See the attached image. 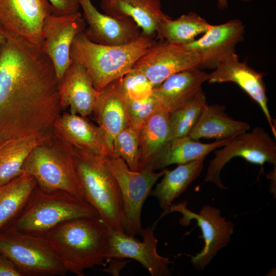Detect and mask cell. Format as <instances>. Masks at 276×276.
I'll list each match as a JSON object with an SVG mask.
<instances>
[{"label":"cell","mask_w":276,"mask_h":276,"mask_svg":"<svg viewBox=\"0 0 276 276\" xmlns=\"http://www.w3.org/2000/svg\"><path fill=\"white\" fill-rule=\"evenodd\" d=\"M58 81L47 55L7 39L0 49V139L42 143L52 136L62 112Z\"/></svg>","instance_id":"cell-1"},{"label":"cell","mask_w":276,"mask_h":276,"mask_svg":"<svg viewBox=\"0 0 276 276\" xmlns=\"http://www.w3.org/2000/svg\"><path fill=\"white\" fill-rule=\"evenodd\" d=\"M109 229L99 218L63 222L43 236L67 271L84 276V271L104 265Z\"/></svg>","instance_id":"cell-2"},{"label":"cell","mask_w":276,"mask_h":276,"mask_svg":"<svg viewBox=\"0 0 276 276\" xmlns=\"http://www.w3.org/2000/svg\"><path fill=\"white\" fill-rule=\"evenodd\" d=\"M155 39L142 33L135 40L123 45H106L89 40L83 31L74 37L70 51L71 60L82 65L100 91L109 83L123 77Z\"/></svg>","instance_id":"cell-3"},{"label":"cell","mask_w":276,"mask_h":276,"mask_svg":"<svg viewBox=\"0 0 276 276\" xmlns=\"http://www.w3.org/2000/svg\"><path fill=\"white\" fill-rule=\"evenodd\" d=\"M22 171L32 176L43 191H65L85 200L76 168L73 147L55 132L32 150Z\"/></svg>","instance_id":"cell-4"},{"label":"cell","mask_w":276,"mask_h":276,"mask_svg":"<svg viewBox=\"0 0 276 276\" xmlns=\"http://www.w3.org/2000/svg\"><path fill=\"white\" fill-rule=\"evenodd\" d=\"M81 218L99 217L86 200L65 191L46 192L37 186L21 212L6 228L43 235L63 222Z\"/></svg>","instance_id":"cell-5"},{"label":"cell","mask_w":276,"mask_h":276,"mask_svg":"<svg viewBox=\"0 0 276 276\" xmlns=\"http://www.w3.org/2000/svg\"><path fill=\"white\" fill-rule=\"evenodd\" d=\"M75 163L85 199L112 230L124 233L121 193L103 157L73 147Z\"/></svg>","instance_id":"cell-6"},{"label":"cell","mask_w":276,"mask_h":276,"mask_svg":"<svg viewBox=\"0 0 276 276\" xmlns=\"http://www.w3.org/2000/svg\"><path fill=\"white\" fill-rule=\"evenodd\" d=\"M0 254L15 265L22 276L64 275L67 272L43 235L2 229Z\"/></svg>","instance_id":"cell-7"},{"label":"cell","mask_w":276,"mask_h":276,"mask_svg":"<svg viewBox=\"0 0 276 276\" xmlns=\"http://www.w3.org/2000/svg\"><path fill=\"white\" fill-rule=\"evenodd\" d=\"M103 159L121 193L124 233L134 237L141 235L143 231L141 218L143 204L150 195L155 183L163 176L165 170L159 172H155L149 168L133 171L122 158L114 154L103 157Z\"/></svg>","instance_id":"cell-8"},{"label":"cell","mask_w":276,"mask_h":276,"mask_svg":"<svg viewBox=\"0 0 276 276\" xmlns=\"http://www.w3.org/2000/svg\"><path fill=\"white\" fill-rule=\"evenodd\" d=\"M49 0H0V27L7 39L33 52H42V26L52 14Z\"/></svg>","instance_id":"cell-9"},{"label":"cell","mask_w":276,"mask_h":276,"mask_svg":"<svg viewBox=\"0 0 276 276\" xmlns=\"http://www.w3.org/2000/svg\"><path fill=\"white\" fill-rule=\"evenodd\" d=\"M215 156L210 162L204 182H211L220 189H225L220 172L232 158L241 157L246 161L263 166L265 163L276 165V143L263 128L256 127L235 136L221 149L215 150Z\"/></svg>","instance_id":"cell-10"},{"label":"cell","mask_w":276,"mask_h":276,"mask_svg":"<svg viewBox=\"0 0 276 276\" xmlns=\"http://www.w3.org/2000/svg\"><path fill=\"white\" fill-rule=\"evenodd\" d=\"M172 212L182 214L179 220L182 225L188 226L191 220H195L200 228L204 245L199 253L191 257V263L196 270L204 269L217 252L230 242L234 234V223L222 217L220 210L209 205L203 206L200 211L196 213L188 209L186 201L172 204L163 212L160 218Z\"/></svg>","instance_id":"cell-11"},{"label":"cell","mask_w":276,"mask_h":276,"mask_svg":"<svg viewBox=\"0 0 276 276\" xmlns=\"http://www.w3.org/2000/svg\"><path fill=\"white\" fill-rule=\"evenodd\" d=\"M199 61L198 55L183 45L158 39L133 67L143 73L155 87L172 75L198 67Z\"/></svg>","instance_id":"cell-12"},{"label":"cell","mask_w":276,"mask_h":276,"mask_svg":"<svg viewBox=\"0 0 276 276\" xmlns=\"http://www.w3.org/2000/svg\"><path fill=\"white\" fill-rule=\"evenodd\" d=\"M108 249L105 264L113 259L130 258L140 263L151 276H169L171 261L167 257L157 251L158 240L156 238L154 225L143 229L141 241L125 233L109 229Z\"/></svg>","instance_id":"cell-13"},{"label":"cell","mask_w":276,"mask_h":276,"mask_svg":"<svg viewBox=\"0 0 276 276\" xmlns=\"http://www.w3.org/2000/svg\"><path fill=\"white\" fill-rule=\"evenodd\" d=\"M86 23L80 12L71 15L47 16L43 23L42 52L52 61L59 80L71 64L70 51L75 36Z\"/></svg>","instance_id":"cell-14"},{"label":"cell","mask_w":276,"mask_h":276,"mask_svg":"<svg viewBox=\"0 0 276 276\" xmlns=\"http://www.w3.org/2000/svg\"><path fill=\"white\" fill-rule=\"evenodd\" d=\"M244 33L243 22L233 19L211 25L202 37L183 45L198 55L200 69L214 70L224 57L235 52L237 44L244 40Z\"/></svg>","instance_id":"cell-15"},{"label":"cell","mask_w":276,"mask_h":276,"mask_svg":"<svg viewBox=\"0 0 276 276\" xmlns=\"http://www.w3.org/2000/svg\"><path fill=\"white\" fill-rule=\"evenodd\" d=\"M209 83L232 82L244 90L262 109L274 137H276L275 122L272 119L267 105L266 87L263 74L259 73L245 63L239 60L235 52L224 57L214 71L209 74Z\"/></svg>","instance_id":"cell-16"},{"label":"cell","mask_w":276,"mask_h":276,"mask_svg":"<svg viewBox=\"0 0 276 276\" xmlns=\"http://www.w3.org/2000/svg\"><path fill=\"white\" fill-rule=\"evenodd\" d=\"M78 1L83 9V18L88 25L83 32L91 41L102 45H120L130 43L141 36V29L132 19L102 14L90 0Z\"/></svg>","instance_id":"cell-17"},{"label":"cell","mask_w":276,"mask_h":276,"mask_svg":"<svg viewBox=\"0 0 276 276\" xmlns=\"http://www.w3.org/2000/svg\"><path fill=\"white\" fill-rule=\"evenodd\" d=\"M86 118L67 112L61 113L55 122L54 132L77 149L102 157L112 154L103 129Z\"/></svg>","instance_id":"cell-18"},{"label":"cell","mask_w":276,"mask_h":276,"mask_svg":"<svg viewBox=\"0 0 276 276\" xmlns=\"http://www.w3.org/2000/svg\"><path fill=\"white\" fill-rule=\"evenodd\" d=\"M58 90L62 111L69 107L73 114L84 117L92 114L99 91L82 65L72 61L58 81Z\"/></svg>","instance_id":"cell-19"},{"label":"cell","mask_w":276,"mask_h":276,"mask_svg":"<svg viewBox=\"0 0 276 276\" xmlns=\"http://www.w3.org/2000/svg\"><path fill=\"white\" fill-rule=\"evenodd\" d=\"M121 79L122 77L113 81L99 91L91 114L104 131L111 151L113 138L129 126L127 100Z\"/></svg>","instance_id":"cell-20"},{"label":"cell","mask_w":276,"mask_h":276,"mask_svg":"<svg viewBox=\"0 0 276 276\" xmlns=\"http://www.w3.org/2000/svg\"><path fill=\"white\" fill-rule=\"evenodd\" d=\"M209 77V74L198 67L187 69L172 75L154 87L152 95L170 113L192 99Z\"/></svg>","instance_id":"cell-21"},{"label":"cell","mask_w":276,"mask_h":276,"mask_svg":"<svg viewBox=\"0 0 276 276\" xmlns=\"http://www.w3.org/2000/svg\"><path fill=\"white\" fill-rule=\"evenodd\" d=\"M101 7L109 16L132 19L143 33L154 37L159 22L169 17L160 0H102Z\"/></svg>","instance_id":"cell-22"},{"label":"cell","mask_w":276,"mask_h":276,"mask_svg":"<svg viewBox=\"0 0 276 276\" xmlns=\"http://www.w3.org/2000/svg\"><path fill=\"white\" fill-rule=\"evenodd\" d=\"M169 113L160 108L153 113L139 129L138 171L150 169L159 153L171 139Z\"/></svg>","instance_id":"cell-23"},{"label":"cell","mask_w":276,"mask_h":276,"mask_svg":"<svg viewBox=\"0 0 276 276\" xmlns=\"http://www.w3.org/2000/svg\"><path fill=\"white\" fill-rule=\"evenodd\" d=\"M225 109L222 105L206 104L188 135L197 140L205 138L220 141L232 138L249 129L248 123L235 120L227 115Z\"/></svg>","instance_id":"cell-24"},{"label":"cell","mask_w":276,"mask_h":276,"mask_svg":"<svg viewBox=\"0 0 276 276\" xmlns=\"http://www.w3.org/2000/svg\"><path fill=\"white\" fill-rule=\"evenodd\" d=\"M231 139L205 144L189 135L172 138L157 155L150 169L154 171L172 164H182L205 157L211 152L225 145Z\"/></svg>","instance_id":"cell-25"},{"label":"cell","mask_w":276,"mask_h":276,"mask_svg":"<svg viewBox=\"0 0 276 276\" xmlns=\"http://www.w3.org/2000/svg\"><path fill=\"white\" fill-rule=\"evenodd\" d=\"M205 158L178 165L172 170H165L163 179L150 194L157 199L159 206L164 211L168 210L174 199L199 176Z\"/></svg>","instance_id":"cell-26"},{"label":"cell","mask_w":276,"mask_h":276,"mask_svg":"<svg viewBox=\"0 0 276 276\" xmlns=\"http://www.w3.org/2000/svg\"><path fill=\"white\" fill-rule=\"evenodd\" d=\"M36 187V179L25 172L0 185V231L18 216Z\"/></svg>","instance_id":"cell-27"},{"label":"cell","mask_w":276,"mask_h":276,"mask_svg":"<svg viewBox=\"0 0 276 276\" xmlns=\"http://www.w3.org/2000/svg\"><path fill=\"white\" fill-rule=\"evenodd\" d=\"M210 25L194 12L183 14L176 19L168 17L159 22L157 38L184 45L193 41L199 34L204 33Z\"/></svg>","instance_id":"cell-28"},{"label":"cell","mask_w":276,"mask_h":276,"mask_svg":"<svg viewBox=\"0 0 276 276\" xmlns=\"http://www.w3.org/2000/svg\"><path fill=\"white\" fill-rule=\"evenodd\" d=\"M35 136L10 139L0 148V185L24 173L22 166L32 150L38 144Z\"/></svg>","instance_id":"cell-29"},{"label":"cell","mask_w":276,"mask_h":276,"mask_svg":"<svg viewBox=\"0 0 276 276\" xmlns=\"http://www.w3.org/2000/svg\"><path fill=\"white\" fill-rule=\"evenodd\" d=\"M205 94L201 89L190 101L169 113L171 139L188 135L206 105Z\"/></svg>","instance_id":"cell-30"},{"label":"cell","mask_w":276,"mask_h":276,"mask_svg":"<svg viewBox=\"0 0 276 276\" xmlns=\"http://www.w3.org/2000/svg\"><path fill=\"white\" fill-rule=\"evenodd\" d=\"M111 153L122 158L130 169L138 171L139 129L129 126L121 131L113 139Z\"/></svg>","instance_id":"cell-31"},{"label":"cell","mask_w":276,"mask_h":276,"mask_svg":"<svg viewBox=\"0 0 276 276\" xmlns=\"http://www.w3.org/2000/svg\"><path fill=\"white\" fill-rule=\"evenodd\" d=\"M122 86L127 99L141 100L150 97L154 87L140 71L132 67L121 79Z\"/></svg>","instance_id":"cell-32"},{"label":"cell","mask_w":276,"mask_h":276,"mask_svg":"<svg viewBox=\"0 0 276 276\" xmlns=\"http://www.w3.org/2000/svg\"><path fill=\"white\" fill-rule=\"evenodd\" d=\"M127 100L129 126L137 129L153 113L162 108L158 101L152 94L143 100Z\"/></svg>","instance_id":"cell-33"},{"label":"cell","mask_w":276,"mask_h":276,"mask_svg":"<svg viewBox=\"0 0 276 276\" xmlns=\"http://www.w3.org/2000/svg\"><path fill=\"white\" fill-rule=\"evenodd\" d=\"M52 7V14L67 15L79 12L80 4L78 0H49Z\"/></svg>","instance_id":"cell-34"},{"label":"cell","mask_w":276,"mask_h":276,"mask_svg":"<svg viewBox=\"0 0 276 276\" xmlns=\"http://www.w3.org/2000/svg\"><path fill=\"white\" fill-rule=\"evenodd\" d=\"M0 276H22L15 265L1 254H0Z\"/></svg>","instance_id":"cell-35"},{"label":"cell","mask_w":276,"mask_h":276,"mask_svg":"<svg viewBox=\"0 0 276 276\" xmlns=\"http://www.w3.org/2000/svg\"><path fill=\"white\" fill-rule=\"evenodd\" d=\"M228 7L227 0H217V7L221 10H223Z\"/></svg>","instance_id":"cell-36"},{"label":"cell","mask_w":276,"mask_h":276,"mask_svg":"<svg viewBox=\"0 0 276 276\" xmlns=\"http://www.w3.org/2000/svg\"><path fill=\"white\" fill-rule=\"evenodd\" d=\"M6 41L7 37L3 29L0 27V49L2 46L6 42Z\"/></svg>","instance_id":"cell-37"},{"label":"cell","mask_w":276,"mask_h":276,"mask_svg":"<svg viewBox=\"0 0 276 276\" xmlns=\"http://www.w3.org/2000/svg\"><path fill=\"white\" fill-rule=\"evenodd\" d=\"M7 140H4L0 139V148H2L7 142Z\"/></svg>","instance_id":"cell-38"},{"label":"cell","mask_w":276,"mask_h":276,"mask_svg":"<svg viewBox=\"0 0 276 276\" xmlns=\"http://www.w3.org/2000/svg\"><path fill=\"white\" fill-rule=\"evenodd\" d=\"M242 2H250V1H251L252 0H241Z\"/></svg>","instance_id":"cell-39"}]
</instances>
